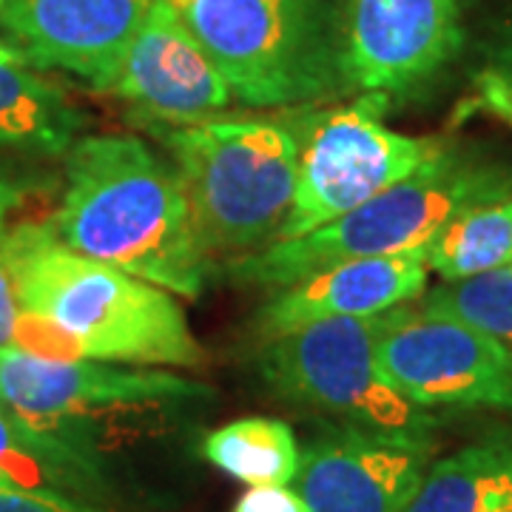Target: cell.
Wrapping results in <instances>:
<instances>
[{"instance_id": "obj_1", "label": "cell", "mask_w": 512, "mask_h": 512, "mask_svg": "<svg viewBox=\"0 0 512 512\" xmlns=\"http://www.w3.org/2000/svg\"><path fill=\"white\" fill-rule=\"evenodd\" d=\"M0 256L20 305L12 348L134 367H202L174 293L66 248L52 222H18Z\"/></svg>"}, {"instance_id": "obj_2", "label": "cell", "mask_w": 512, "mask_h": 512, "mask_svg": "<svg viewBox=\"0 0 512 512\" xmlns=\"http://www.w3.org/2000/svg\"><path fill=\"white\" fill-rule=\"evenodd\" d=\"M52 228L66 248L177 299H200L208 285L211 256L197 237L183 180L171 157L143 137H77L66 151Z\"/></svg>"}, {"instance_id": "obj_3", "label": "cell", "mask_w": 512, "mask_h": 512, "mask_svg": "<svg viewBox=\"0 0 512 512\" xmlns=\"http://www.w3.org/2000/svg\"><path fill=\"white\" fill-rule=\"evenodd\" d=\"M214 387L157 367L0 348V413L103 473V461L171 433Z\"/></svg>"}, {"instance_id": "obj_4", "label": "cell", "mask_w": 512, "mask_h": 512, "mask_svg": "<svg viewBox=\"0 0 512 512\" xmlns=\"http://www.w3.org/2000/svg\"><path fill=\"white\" fill-rule=\"evenodd\" d=\"M507 197H512V165L487 148L447 140L413 174L339 220L228 259V276L242 285L285 288L342 262L421 251L458 214Z\"/></svg>"}, {"instance_id": "obj_5", "label": "cell", "mask_w": 512, "mask_h": 512, "mask_svg": "<svg viewBox=\"0 0 512 512\" xmlns=\"http://www.w3.org/2000/svg\"><path fill=\"white\" fill-rule=\"evenodd\" d=\"M140 126L177 168L205 254L237 259L276 242L296 191L299 140L291 114Z\"/></svg>"}, {"instance_id": "obj_6", "label": "cell", "mask_w": 512, "mask_h": 512, "mask_svg": "<svg viewBox=\"0 0 512 512\" xmlns=\"http://www.w3.org/2000/svg\"><path fill=\"white\" fill-rule=\"evenodd\" d=\"M251 109L345 97L342 0H165Z\"/></svg>"}, {"instance_id": "obj_7", "label": "cell", "mask_w": 512, "mask_h": 512, "mask_svg": "<svg viewBox=\"0 0 512 512\" xmlns=\"http://www.w3.org/2000/svg\"><path fill=\"white\" fill-rule=\"evenodd\" d=\"M382 94H356L339 109H293L299 140L296 191L276 239H293L339 220L413 174L444 148V137H413L384 126Z\"/></svg>"}, {"instance_id": "obj_8", "label": "cell", "mask_w": 512, "mask_h": 512, "mask_svg": "<svg viewBox=\"0 0 512 512\" xmlns=\"http://www.w3.org/2000/svg\"><path fill=\"white\" fill-rule=\"evenodd\" d=\"M376 316L322 319L262 339L256 373L285 402L342 424L433 436L436 419L384 376L373 345Z\"/></svg>"}, {"instance_id": "obj_9", "label": "cell", "mask_w": 512, "mask_h": 512, "mask_svg": "<svg viewBox=\"0 0 512 512\" xmlns=\"http://www.w3.org/2000/svg\"><path fill=\"white\" fill-rule=\"evenodd\" d=\"M373 345L384 376L421 410L512 413V348L484 330L399 305L373 319Z\"/></svg>"}, {"instance_id": "obj_10", "label": "cell", "mask_w": 512, "mask_h": 512, "mask_svg": "<svg viewBox=\"0 0 512 512\" xmlns=\"http://www.w3.org/2000/svg\"><path fill=\"white\" fill-rule=\"evenodd\" d=\"M467 43V0H342L348 94L419 100L453 69Z\"/></svg>"}, {"instance_id": "obj_11", "label": "cell", "mask_w": 512, "mask_h": 512, "mask_svg": "<svg viewBox=\"0 0 512 512\" xmlns=\"http://www.w3.org/2000/svg\"><path fill=\"white\" fill-rule=\"evenodd\" d=\"M433 450V436L336 421L322 427L302 453L293 490L311 512H404Z\"/></svg>"}, {"instance_id": "obj_12", "label": "cell", "mask_w": 512, "mask_h": 512, "mask_svg": "<svg viewBox=\"0 0 512 512\" xmlns=\"http://www.w3.org/2000/svg\"><path fill=\"white\" fill-rule=\"evenodd\" d=\"M109 94L131 103L137 120L157 123H197L234 103L220 66L165 0L131 37Z\"/></svg>"}, {"instance_id": "obj_13", "label": "cell", "mask_w": 512, "mask_h": 512, "mask_svg": "<svg viewBox=\"0 0 512 512\" xmlns=\"http://www.w3.org/2000/svg\"><path fill=\"white\" fill-rule=\"evenodd\" d=\"M157 0H3L0 23L15 49L109 92L128 43Z\"/></svg>"}, {"instance_id": "obj_14", "label": "cell", "mask_w": 512, "mask_h": 512, "mask_svg": "<svg viewBox=\"0 0 512 512\" xmlns=\"http://www.w3.org/2000/svg\"><path fill=\"white\" fill-rule=\"evenodd\" d=\"M427 248L342 262L276 288L256 316V336L268 339L322 319L379 316L427 293Z\"/></svg>"}, {"instance_id": "obj_15", "label": "cell", "mask_w": 512, "mask_h": 512, "mask_svg": "<svg viewBox=\"0 0 512 512\" xmlns=\"http://www.w3.org/2000/svg\"><path fill=\"white\" fill-rule=\"evenodd\" d=\"M404 512H512V430L430 464Z\"/></svg>"}, {"instance_id": "obj_16", "label": "cell", "mask_w": 512, "mask_h": 512, "mask_svg": "<svg viewBox=\"0 0 512 512\" xmlns=\"http://www.w3.org/2000/svg\"><path fill=\"white\" fill-rule=\"evenodd\" d=\"M83 114L55 83L20 63H0V146L60 157L77 140Z\"/></svg>"}, {"instance_id": "obj_17", "label": "cell", "mask_w": 512, "mask_h": 512, "mask_svg": "<svg viewBox=\"0 0 512 512\" xmlns=\"http://www.w3.org/2000/svg\"><path fill=\"white\" fill-rule=\"evenodd\" d=\"M202 456L225 476L251 487H285L299 470V444L291 424L268 416L228 421L202 441Z\"/></svg>"}, {"instance_id": "obj_18", "label": "cell", "mask_w": 512, "mask_h": 512, "mask_svg": "<svg viewBox=\"0 0 512 512\" xmlns=\"http://www.w3.org/2000/svg\"><path fill=\"white\" fill-rule=\"evenodd\" d=\"M0 487L103 504V473L0 413Z\"/></svg>"}, {"instance_id": "obj_19", "label": "cell", "mask_w": 512, "mask_h": 512, "mask_svg": "<svg viewBox=\"0 0 512 512\" xmlns=\"http://www.w3.org/2000/svg\"><path fill=\"white\" fill-rule=\"evenodd\" d=\"M512 265V197L476 205L447 222L427 245V268L444 282Z\"/></svg>"}, {"instance_id": "obj_20", "label": "cell", "mask_w": 512, "mask_h": 512, "mask_svg": "<svg viewBox=\"0 0 512 512\" xmlns=\"http://www.w3.org/2000/svg\"><path fill=\"white\" fill-rule=\"evenodd\" d=\"M421 308L436 316H453L512 348V268L444 282L421 296Z\"/></svg>"}, {"instance_id": "obj_21", "label": "cell", "mask_w": 512, "mask_h": 512, "mask_svg": "<svg viewBox=\"0 0 512 512\" xmlns=\"http://www.w3.org/2000/svg\"><path fill=\"white\" fill-rule=\"evenodd\" d=\"M0 512H109L103 504L69 495L35 493L18 487H0Z\"/></svg>"}, {"instance_id": "obj_22", "label": "cell", "mask_w": 512, "mask_h": 512, "mask_svg": "<svg viewBox=\"0 0 512 512\" xmlns=\"http://www.w3.org/2000/svg\"><path fill=\"white\" fill-rule=\"evenodd\" d=\"M481 72L490 74L512 100V6L507 9V15L495 23L493 35L487 40Z\"/></svg>"}, {"instance_id": "obj_23", "label": "cell", "mask_w": 512, "mask_h": 512, "mask_svg": "<svg viewBox=\"0 0 512 512\" xmlns=\"http://www.w3.org/2000/svg\"><path fill=\"white\" fill-rule=\"evenodd\" d=\"M231 512H311L302 495L285 487H251Z\"/></svg>"}, {"instance_id": "obj_24", "label": "cell", "mask_w": 512, "mask_h": 512, "mask_svg": "<svg viewBox=\"0 0 512 512\" xmlns=\"http://www.w3.org/2000/svg\"><path fill=\"white\" fill-rule=\"evenodd\" d=\"M464 111H484V114L498 117L501 123H507L512 128V100L493 77L481 72V69L476 72V97L464 106Z\"/></svg>"}, {"instance_id": "obj_25", "label": "cell", "mask_w": 512, "mask_h": 512, "mask_svg": "<svg viewBox=\"0 0 512 512\" xmlns=\"http://www.w3.org/2000/svg\"><path fill=\"white\" fill-rule=\"evenodd\" d=\"M32 185L20 174L18 165L0 160V239L9 228V217L20 208V202L29 197Z\"/></svg>"}, {"instance_id": "obj_26", "label": "cell", "mask_w": 512, "mask_h": 512, "mask_svg": "<svg viewBox=\"0 0 512 512\" xmlns=\"http://www.w3.org/2000/svg\"><path fill=\"white\" fill-rule=\"evenodd\" d=\"M20 305L15 299L12 276L6 271V262L0 256V348H9L15 342V325H18Z\"/></svg>"}, {"instance_id": "obj_27", "label": "cell", "mask_w": 512, "mask_h": 512, "mask_svg": "<svg viewBox=\"0 0 512 512\" xmlns=\"http://www.w3.org/2000/svg\"><path fill=\"white\" fill-rule=\"evenodd\" d=\"M0 63H20V66H29V60L23 57L20 49H15V46H3V43H0Z\"/></svg>"}, {"instance_id": "obj_28", "label": "cell", "mask_w": 512, "mask_h": 512, "mask_svg": "<svg viewBox=\"0 0 512 512\" xmlns=\"http://www.w3.org/2000/svg\"><path fill=\"white\" fill-rule=\"evenodd\" d=\"M0 9H3V0H0Z\"/></svg>"}, {"instance_id": "obj_29", "label": "cell", "mask_w": 512, "mask_h": 512, "mask_svg": "<svg viewBox=\"0 0 512 512\" xmlns=\"http://www.w3.org/2000/svg\"><path fill=\"white\" fill-rule=\"evenodd\" d=\"M510 268H512V265H510Z\"/></svg>"}]
</instances>
